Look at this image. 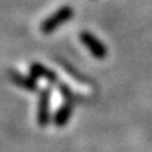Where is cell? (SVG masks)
<instances>
[{"label": "cell", "instance_id": "6da1fadb", "mask_svg": "<svg viewBox=\"0 0 152 152\" xmlns=\"http://www.w3.org/2000/svg\"><path fill=\"white\" fill-rule=\"evenodd\" d=\"M73 16V10H72L69 6H64V7H61L58 11H55L54 14H51V16L42 21L41 24V31L44 34H51L54 33L56 28L62 26L64 23L69 21Z\"/></svg>", "mask_w": 152, "mask_h": 152}, {"label": "cell", "instance_id": "8992f818", "mask_svg": "<svg viewBox=\"0 0 152 152\" xmlns=\"http://www.w3.org/2000/svg\"><path fill=\"white\" fill-rule=\"evenodd\" d=\"M30 73L34 79H39V77H45L47 80L54 82L56 80V75L52 71H49L48 68H45L41 64H33L30 66Z\"/></svg>", "mask_w": 152, "mask_h": 152}, {"label": "cell", "instance_id": "5b68a950", "mask_svg": "<svg viewBox=\"0 0 152 152\" xmlns=\"http://www.w3.org/2000/svg\"><path fill=\"white\" fill-rule=\"evenodd\" d=\"M72 113H73V104L69 102V103H65L62 107H61L54 115V124L58 125V127H64L65 124H68V121L71 118Z\"/></svg>", "mask_w": 152, "mask_h": 152}, {"label": "cell", "instance_id": "3957f363", "mask_svg": "<svg viewBox=\"0 0 152 152\" xmlns=\"http://www.w3.org/2000/svg\"><path fill=\"white\" fill-rule=\"evenodd\" d=\"M49 93L42 92L39 96V102H38V110H37V121L38 125L45 127L49 123Z\"/></svg>", "mask_w": 152, "mask_h": 152}, {"label": "cell", "instance_id": "7a4b0ae2", "mask_svg": "<svg viewBox=\"0 0 152 152\" xmlns=\"http://www.w3.org/2000/svg\"><path fill=\"white\" fill-rule=\"evenodd\" d=\"M80 41H82V44L89 49V52H90L94 58L104 59V58L107 56V48H106V45H104L100 39H97L93 34L83 31V33L80 34Z\"/></svg>", "mask_w": 152, "mask_h": 152}, {"label": "cell", "instance_id": "277c9868", "mask_svg": "<svg viewBox=\"0 0 152 152\" xmlns=\"http://www.w3.org/2000/svg\"><path fill=\"white\" fill-rule=\"evenodd\" d=\"M10 79L13 80L14 85H17L18 87H23L26 90H35L37 89V83L33 76H26L21 75L18 72H10Z\"/></svg>", "mask_w": 152, "mask_h": 152}]
</instances>
